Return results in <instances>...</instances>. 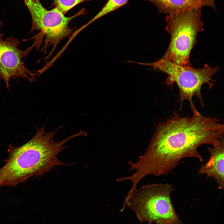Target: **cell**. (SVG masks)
I'll list each match as a JSON object with an SVG mask.
<instances>
[{"mask_svg": "<svg viewBox=\"0 0 224 224\" xmlns=\"http://www.w3.org/2000/svg\"><path fill=\"white\" fill-rule=\"evenodd\" d=\"M2 26V22H0V29L1 28V27Z\"/></svg>", "mask_w": 224, "mask_h": 224, "instance_id": "obj_12", "label": "cell"}, {"mask_svg": "<svg viewBox=\"0 0 224 224\" xmlns=\"http://www.w3.org/2000/svg\"><path fill=\"white\" fill-rule=\"evenodd\" d=\"M174 190L172 185L169 183L143 185L126 196L121 211L128 208L142 223L182 224L171 201Z\"/></svg>", "mask_w": 224, "mask_h": 224, "instance_id": "obj_3", "label": "cell"}, {"mask_svg": "<svg viewBox=\"0 0 224 224\" xmlns=\"http://www.w3.org/2000/svg\"><path fill=\"white\" fill-rule=\"evenodd\" d=\"M94 0H54L53 6L64 15L74 7L86 1Z\"/></svg>", "mask_w": 224, "mask_h": 224, "instance_id": "obj_11", "label": "cell"}, {"mask_svg": "<svg viewBox=\"0 0 224 224\" xmlns=\"http://www.w3.org/2000/svg\"><path fill=\"white\" fill-rule=\"evenodd\" d=\"M3 37V35L0 34V78L4 80L7 88H9L12 78H23L30 82L35 81V74L26 68L23 61L33 48L21 50L18 48L20 42L16 38L12 36L4 40Z\"/></svg>", "mask_w": 224, "mask_h": 224, "instance_id": "obj_7", "label": "cell"}, {"mask_svg": "<svg viewBox=\"0 0 224 224\" xmlns=\"http://www.w3.org/2000/svg\"><path fill=\"white\" fill-rule=\"evenodd\" d=\"M224 136L215 146L208 148L210 156L208 161L198 169L199 174L207 177H213L216 181L218 188L224 187Z\"/></svg>", "mask_w": 224, "mask_h": 224, "instance_id": "obj_8", "label": "cell"}, {"mask_svg": "<svg viewBox=\"0 0 224 224\" xmlns=\"http://www.w3.org/2000/svg\"><path fill=\"white\" fill-rule=\"evenodd\" d=\"M24 1L31 17L30 32H38L32 38L35 41L31 47H35L39 49L44 38V45L41 50L44 52L52 46L53 52L62 40L71 34L72 30L68 26L70 22L76 17L87 13L82 8L74 15L67 17L56 8L51 10L46 9L40 0Z\"/></svg>", "mask_w": 224, "mask_h": 224, "instance_id": "obj_6", "label": "cell"}, {"mask_svg": "<svg viewBox=\"0 0 224 224\" xmlns=\"http://www.w3.org/2000/svg\"><path fill=\"white\" fill-rule=\"evenodd\" d=\"M201 8L167 15L165 30L170 36L166 51L161 59L183 67H192L191 51L197 43L198 34L204 30Z\"/></svg>", "mask_w": 224, "mask_h": 224, "instance_id": "obj_4", "label": "cell"}, {"mask_svg": "<svg viewBox=\"0 0 224 224\" xmlns=\"http://www.w3.org/2000/svg\"><path fill=\"white\" fill-rule=\"evenodd\" d=\"M139 64L152 67L166 73L168 77L166 83L169 86L175 83L179 90L180 103V110H182L183 102L187 100L189 103L193 114L200 113L196 108L193 101V97L197 96L202 107L204 106L201 88L204 84L210 89L214 85V80L212 77L220 69L213 68L205 64L202 68H194L193 67H183L175 64L170 61L160 59L151 63H140Z\"/></svg>", "mask_w": 224, "mask_h": 224, "instance_id": "obj_5", "label": "cell"}, {"mask_svg": "<svg viewBox=\"0 0 224 224\" xmlns=\"http://www.w3.org/2000/svg\"><path fill=\"white\" fill-rule=\"evenodd\" d=\"M152 3L159 14H168L207 6L215 9V0H145Z\"/></svg>", "mask_w": 224, "mask_h": 224, "instance_id": "obj_9", "label": "cell"}, {"mask_svg": "<svg viewBox=\"0 0 224 224\" xmlns=\"http://www.w3.org/2000/svg\"><path fill=\"white\" fill-rule=\"evenodd\" d=\"M59 128L46 132L44 128H37L33 138L23 145L15 147L9 145V156L0 169V186H11L25 182L34 176H40L57 166H68L58 158V154L65 149V144L77 133L63 140L55 142L54 136Z\"/></svg>", "mask_w": 224, "mask_h": 224, "instance_id": "obj_2", "label": "cell"}, {"mask_svg": "<svg viewBox=\"0 0 224 224\" xmlns=\"http://www.w3.org/2000/svg\"><path fill=\"white\" fill-rule=\"evenodd\" d=\"M128 0H108L106 3L88 23L90 24L101 17L115 11L125 4Z\"/></svg>", "mask_w": 224, "mask_h": 224, "instance_id": "obj_10", "label": "cell"}, {"mask_svg": "<svg viewBox=\"0 0 224 224\" xmlns=\"http://www.w3.org/2000/svg\"><path fill=\"white\" fill-rule=\"evenodd\" d=\"M224 133V124L217 118L200 114L181 117L175 112L158 125L147 151L139 156V163L149 175H167L184 158L203 162L198 147L215 146Z\"/></svg>", "mask_w": 224, "mask_h": 224, "instance_id": "obj_1", "label": "cell"}]
</instances>
